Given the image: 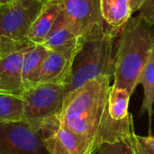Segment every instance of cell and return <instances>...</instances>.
<instances>
[{
	"label": "cell",
	"instance_id": "e0dca14e",
	"mask_svg": "<svg viewBox=\"0 0 154 154\" xmlns=\"http://www.w3.org/2000/svg\"><path fill=\"white\" fill-rule=\"evenodd\" d=\"M131 96L132 95L128 90L114 87L113 85L111 86L109 91L108 107L110 116L115 121H123L131 116L128 112Z\"/></svg>",
	"mask_w": 154,
	"mask_h": 154
},
{
	"label": "cell",
	"instance_id": "d6986e66",
	"mask_svg": "<svg viewBox=\"0 0 154 154\" xmlns=\"http://www.w3.org/2000/svg\"><path fill=\"white\" fill-rule=\"evenodd\" d=\"M128 139L104 143L98 148L96 154H134Z\"/></svg>",
	"mask_w": 154,
	"mask_h": 154
},
{
	"label": "cell",
	"instance_id": "603a6c76",
	"mask_svg": "<svg viewBox=\"0 0 154 154\" xmlns=\"http://www.w3.org/2000/svg\"><path fill=\"white\" fill-rule=\"evenodd\" d=\"M34 1H38V2H41V3L44 4L45 2H47V1H50V0H34Z\"/></svg>",
	"mask_w": 154,
	"mask_h": 154
},
{
	"label": "cell",
	"instance_id": "52a82bcc",
	"mask_svg": "<svg viewBox=\"0 0 154 154\" xmlns=\"http://www.w3.org/2000/svg\"><path fill=\"white\" fill-rule=\"evenodd\" d=\"M37 131L49 154H96L85 139L63 123L60 113L42 122Z\"/></svg>",
	"mask_w": 154,
	"mask_h": 154
},
{
	"label": "cell",
	"instance_id": "7402d4cb",
	"mask_svg": "<svg viewBox=\"0 0 154 154\" xmlns=\"http://www.w3.org/2000/svg\"><path fill=\"white\" fill-rule=\"evenodd\" d=\"M10 1H12V0H0V5H4V4H6V3H8Z\"/></svg>",
	"mask_w": 154,
	"mask_h": 154
},
{
	"label": "cell",
	"instance_id": "30bf717a",
	"mask_svg": "<svg viewBox=\"0 0 154 154\" xmlns=\"http://www.w3.org/2000/svg\"><path fill=\"white\" fill-rule=\"evenodd\" d=\"M28 48L13 51L0 58V93L21 96L24 91L22 81V64L24 52Z\"/></svg>",
	"mask_w": 154,
	"mask_h": 154
},
{
	"label": "cell",
	"instance_id": "4fadbf2b",
	"mask_svg": "<svg viewBox=\"0 0 154 154\" xmlns=\"http://www.w3.org/2000/svg\"><path fill=\"white\" fill-rule=\"evenodd\" d=\"M50 51L42 44L29 47L24 52L22 64V81L24 90L38 83L42 63Z\"/></svg>",
	"mask_w": 154,
	"mask_h": 154
},
{
	"label": "cell",
	"instance_id": "2e32d148",
	"mask_svg": "<svg viewBox=\"0 0 154 154\" xmlns=\"http://www.w3.org/2000/svg\"><path fill=\"white\" fill-rule=\"evenodd\" d=\"M23 121V101L21 96L0 93V123Z\"/></svg>",
	"mask_w": 154,
	"mask_h": 154
},
{
	"label": "cell",
	"instance_id": "6da1fadb",
	"mask_svg": "<svg viewBox=\"0 0 154 154\" xmlns=\"http://www.w3.org/2000/svg\"><path fill=\"white\" fill-rule=\"evenodd\" d=\"M112 77L100 76L67 94L60 116L75 134L96 151L107 143L126 140L134 132L131 115L115 121L109 114L108 98Z\"/></svg>",
	"mask_w": 154,
	"mask_h": 154
},
{
	"label": "cell",
	"instance_id": "8fae6325",
	"mask_svg": "<svg viewBox=\"0 0 154 154\" xmlns=\"http://www.w3.org/2000/svg\"><path fill=\"white\" fill-rule=\"evenodd\" d=\"M83 43V40L69 27L60 13L42 45L51 51H79Z\"/></svg>",
	"mask_w": 154,
	"mask_h": 154
},
{
	"label": "cell",
	"instance_id": "277c9868",
	"mask_svg": "<svg viewBox=\"0 0 154 154\" xmlns=\"http://www.w3.org/2000/svg\"><path fill=\"white\" fill-rule=\"evenodd\" d=\"M42 5L34 0H12L0 5V58L33 45L28 34Z\"/></svg>",
	"mask_w": 154,
	"mask_h": 154
},
{
	"label": "cell",
	"instance_id": "44dd1931",
	"mask_svg": "<svg viewBox=\"0 0 154 154\" xmlns=\"http://www.w3.org/2000/svg\"><path fill=\"white\" fill-rule=\"evenodd\" d=\"M128 1H129L132 14H134V12L139 11L143 7V5L146 3L147 0H128Z\"/></svg>",
	"mask_w": 154,
	"mask_h": 154
},
{
	"label": "cell",
	"instance_id": "7c38bea8",
	"mask_svg": "<svg viewBox=\"0 0 154 154\" xmlns=\"http://www.w3.org/2000/svg\"><path fill=\"white\" fill-rule=\"evenodd\" d=\"M61 13V2L50 0L43 4L42 8L29 31L28 39L33 45L42 44L51 32L55 22Z\"/></svg>",
	"mask_w": 154,
	"mask_h": 154
},
{
	"label": "cell",
	"instance_id": "ffe728a7",
	"mask_svg": "<svg viewBox=\"0 0 154 154\" xmlns=\"http://www.w3.org/2000/svg\"><path fill=\"white\" fill-rule=\"evenodd\" d=\"M139 11V15L148 24L154 27V0H147Z\"/></svg>",
	"mask_w": 154,
	"mask_h": 154
},
{
	"label": "cell",
	"instance_id": "9a60e30c",
	"mask_svg": "<svg viewBox=\"0 0 154 154\" xmlns=\"http://www.w3.org/2000/svg\"><path fill=\"white\" fill-rule=\"evenodd\" d=\"M139 84H142L144 92L141 114L147 113L151 123L154 114V43L149 59L140 75Z\"/></svg>",
	"mask_w": 154,
	"mask_h": 154
},
{
	"label": "cell",
	"instance_id": "8992f818",
	"mask_svg": "<svg viewBox=\"0 0 154 154\" xmlns=\"http://www.w3.org/2000/svg\"><path fill=\"white\" fill-rule=\"evenodd\" d=\"M66 95V85L43 83L25 89L21 95L23 101V121L35 130L50 117L61 111Z\"/></svg>",
	"mask_w": 154,
	"mask_h": 154
},
{
	"label": "cell",
	"instance_id": "5b68a950",
	"mask_svg": "<svg viewBox=\"0 0 154 154\" xmlns=\"http://www.w3.org/2000/svg\"><path fill=\"white\" fill-rule=\"evenodd\" d=\"M60 2L65 22L83 42L119 36L122 30L112 28L105 21L100 0H61Z\"/></svg>",
	"mask_w": 154,
	"mask_h": 154
},
{
	"label": "cell",
	"instance_id": "cb8c5ba5",
	"mask_svg": "<svg viewBox=\"0 0 154 154\" xmlns=\"http://www.w3.org/2000/svg\"><path fill=\"white\" fill-rule=\"evenodd\" d=\"M57 1H61V0H57Z\"/></svg>",
	"mask_w": 154,
	"mask_h": 154
},
{
	"label": "cell",
	"instance_id": "7a4b0ae2",
	"mask_svg": "<svg viewBox=\"0 0 154 154\" xmlns=\"http://www.w3.org/2000/svg\"><path fill=\"white\" fill-rule=\"evenodd\" d=\"M151 27L138 15L131 17L119 34L113 86L125 88L131 95L139 84L140 75L154 43Z\"/></svg>",
	"mask_w": 154,
	"mask_h": 154
},
{
	"label": "cell",
	"instance_id": "9c48e42d",
	"mask_svg": "<svg viewBox=\"0 0 154 154\" xmlns=\"http://www.w3.org/2000/svg\"><path fill=\"white\" fill-rule=\"evenodd\" d=\"M78 51H50L42 63L37 84L52 83L66 85L71 72L74 58Z\"/></svg>",
	"mask_w": 154,
	"mask_h": 154
},
{
	"label": "cell",
	"instance_id": "ac0fdd59",
	"mask_svg": "<svg viewBox=\"0 0 154 154\" xmlns=\"http://www.w3.org/2000/svg\"><path fill=\"white\" fill-rule=\"evenodd\" d=\"M129 143L134 154H154V136H141L134 132L129 137Z\"/></svg>",
	"mask_w": 154,
	"mask_h": 154
},
{
	"label": "cell",
	"instance_id": "5bb4252c",
	"mask_svg": "<svg viewBox=\"0 0 154 154\" xmlns=\"http://www.w3.org/2000/svg\"><path fill=\"white\" fill-rule=\"evenodd\" d=\"M102 15L114 29L121 31L132 16L128 0H100Z\"/></svg>",
	"mask_w": 154,
	"mask_h": 154
},
{
	"label": "cell",
	"instance_id": "3957f363",
	"mask_svg": "<svg viewBox=\"0 0 154 154\" xmlns=\"http://www.w3.org/2000/svg\"><path fill=\"white\" fill-rule=\"evenodd\" d=\"M116 38V36H109L101 40L84 42L74 58L71 72L66 84V95L100 76L114 77Z\"/></svg>",
	"mask_w": 154,
	"mask_h": 154
},
{
	"label": "cell",
	"instance_id": "ba28073f",
	"mask_svg": "<svg viewBox=\"0 0 154 154\" xmlns=\"http://www.w3.org/2000/svg\"><path fill=\"white\" fill-rule=\"evenodd\" d=\"M0 154H49L40 134L25 121L0 123Z\"/></svg>",
	"mask_w": 154,
	"mask_h": 154
}]
</instances>
